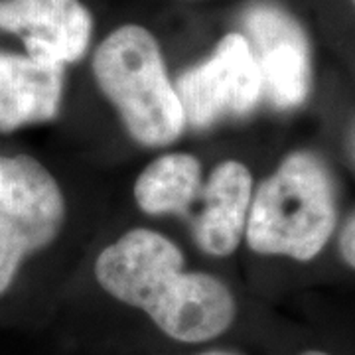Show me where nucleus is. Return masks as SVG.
Instances as JSON below:
<instances>
[{
    "mask_svg": "<svg viewBox=\"0 0 355 355\" xmlns=\"http://www.w3.org/2000/svg\"><path fill=\"white\" fill-rule=\"evenodd\" d=\"M65 198L58 180L28 154L0 156V296L28 257L58 239Z\"/></svg>",
    "mask_w": 355,
    "mask_h": 355,
    "instance_id": "4",
    "label": "nucleus"
},
{
    "mask_svg": "<svg viewBox=\"0 0 355 355\" xmlns=\"http://www.w3.org/2000/svg\"><path fill=\"white\" fill-rule=\"evenodd\" d=\"M300 355H328V354H324V352H318V349H310V352H304V354H300Z\"/></svg>",
    "mask_w": 355,
    "mask_h": 355,
    "instance_id": "13",
    "label": "nucleus"
},
{
    "mask_svg": "<svg viewBox=\"0 0 355 355\" xmlns=\"http://www.w3.org/2000/svg\"><path fill=\"white\" fill-rule=\"evenodd\" d=\"M245 38L261 71L263 95L280 111L296 109L310 91V46L304 30L282 8L254 2L243 14Z\"/></svg>",
    "mask_w": 355,
    "mask_h": 355,
    "instance_id": "6",
    "label": "nucleus"
},
{
    "mask_svg": "<svg viewBox=\"0 0 355 355\" xmlns=\"http://www.w3.org/2000/svg\"><path fill=\"white\" fill-rule=\"evenodd\" d=\"M0 30L20 36L26 55L67 65L85 55L93 18L81 0H0Z\"/></svg>",
    "mask_w": 355,
    "mask_h": 355,
    "instance_id": "7",
    "label": "nucleus"
},
{
    "mask_svg": "<svg viewBox=\"0 0 355 355\" xmlns=\"http://www.w3.org/2000/svg\"><path fill=\"white\" fill-rule=\"evenodd\" d=\"M336 221V191L326 164L316 154L292 153L253 193L245 239L257 254L306 263L322 253Z\"/></svg>",
    "mask_w": 355,
    "mask_h": 355,
    "instance_id": "2",
    "label": "nucleus"
},
{
    "mask_svg": "<svg viewBox=\"0 0 355 355\" xmlns=\"http://www.w3.org/2000/svg\"><path fill=\"white\" fill-rule=\"evenodd\" d=\"M65 65L0 50V135L50 123L62 109Z\"/></svg>",
    "mask_w": 355,
    "mask_h": 355,
    "instance_id": "9",
    "label": "nucleus"
},
{
    "mask_svg": "<svg viewBox=\"0 0 355 355\" xmlns=\"http://www.w3.org/2000/svg\"><path fill=\"white\" fill-rule=\"evenodd\" d=\"M354 2H355V0H354Z\"/></svg>",
    "mask_w": 355,
    "mask_h": 355,
    "instance_id": "14",
    "label": "nucleus"
},
{
    "mask_svg": "<svg viewBox=\"0 0 355 355\" xmlns=\"http://www.w3.org/2000/svg\"><path fill=\"white\" fill-rule=\"evenodd\" d=\"M202 207L193 217V241L209 257H229L245 237L253 200L251 170L239 160H223L200 190Z\"/></svg>",
    "mask_w": 355,
    "mask_h": 355,
    "instance_id": "8",
    "label": "nucleus"
},
{
    "mask_svg": "<svg viewBox=\"0 0 355 355\" xmlns=\"http://www.w3.org/2000/svg\"><path fill=\"white\" fill-rule=\"evenodd\" d=\"M202 190V164L188 153L158 156L135 182L137 205L148 216H186Z\"/></svg>",
    "mask_w": 355,
    "mask_h": 355,
    "instance_id": "10",
    "label": "nucleus"
},
{
    "mask_svg": "<svg viewBox=\"0 0 355 355\" xmlns=\"http://www.w3.org/2000/svg\"><path fill=\"white\" fill-rule=\"evenodd\" d=\"M340 253L347 265L355 268V216L347 221L340 235Z\"/></svg>",
    "mask_w": 355,
    "mask_h": 355,
    "instance_id": "11",
    "label": "nucleus"
},
{
    "mask_svg": "<svg viewBox=\"0 0 355 355\" xmlns=\"http://www.w3.org/2000/svg\"><path fill=\"white\" fill-rule=\"evenodd\" d=\"M200 355H241L235 354V352H225V349H211V352H203Z\"/></svg>",
    "mask_w": 355,
    "mask_h": 355,
    "instance_id": "12",
    "label": "nucleus"
},
{
    "mask_svg": "<svg viewBox=\"0 0 355 355\" xmlns=\"http://www.w3.org/2000/svg\"><path fill=\"white\" fill-rule=\"evenodd\" d=\"M93 270L103 291L146 312L176 342H211L237 316L227 284L207 272H188L180 247L153 229L121 235L99 253Z\"/></svg>",
    "mask_w": 355,
    "mask_h": 355,
    "instance_id": "1",
    "label": "nucleus"
},
{
    "mask_svg": "<svg viewBox=\"0 0 355 355\" xmlns=\"http://www.w3.org/2000/svg\"><path fill=\"white\" fill-rule=\"evenodd\" d=\"M91 67L95 83L139 144L160 148L182 137L186 116L176 85L146 28L125 24L113 30L95 50Z\"/></svg>",
    "mask_w": 355,
    "mask_h": 355,
    "instance_id": "3",
    "label": "nucleus"
},
{
    "mask_svg": "<svg viewBox=\"0 0 355 355\" xmlns=\"http://www.w3.org/2000/svg\"><path fill=\"white\" fill-rule=\"evenodd\" d=\"M174 85L186 127L196 130L211 128L223 119H243L263 97L261 71L241 32L225 34L211 55L186 69Z\"/></svg>",
    "mask_w": 355,
    "mask_h": 355,
    "instance_id": "5",
    "label": "nucleus"
}]
</instances>
